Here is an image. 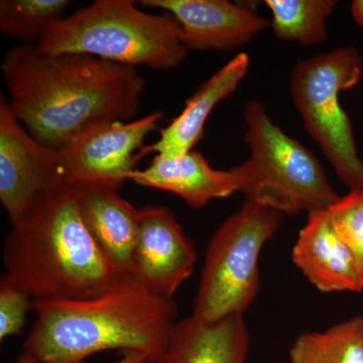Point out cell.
<instances>
[{"mask_svg": "<svg viewBox=\"0 0 363 363\" xmlns=\"http://www.w3.org/2000/svg\"><path fill=\"white\" fill-rule=\"evenodd\" d=\"M16 118L38 142L64 149L88 131L135 116L145 79L133 67L85 54L11 50L1 65Z\"/></svg>", "mask_w": 363, "mask_h": 363, "instance_id": "1", "label": "cell"}, {"mask_svg": "<svg viewBox=\"0 0 363 363\" xmlns=\"http://www.w3.org/2000/svg\"><path fill=\"white\" fill-rule=\"evenodd\" d=\"M33 310L37 320L23 352L40 363H82L111 350L157 363L178 317L173 298L155 295L130 274L97 297L33 301Z\"/></svg>", "mask_w": 363, "mask_h": 363, "instance_id": "2", "label": "cell"}, {"mask_svg": "<svg viewBox=\"0 0 363 363\" xmlns=\"http://www.w3.org/2000/svg\"><path fill=\"white\" fill-rule=\"evenodd\" d=\"M2 257L4 276L33 301L97 297L126 274L90 235L74 187L48 196L13 224L4 238Z\"/></svg>", "mask_w": 363, "mask_h": 363, "instance_id": "3", "label": "cell"}, {"mask_svg": "<svg viewBox=\"0 0 363 363\" xmlns=\"http://www.w3.org/2000/svg\"><path fill=\"white\" fill-rule=\"evenodd\" d=\"M35 47L51 56L85 54L154 70L177 68L188 52L171 13H145L131 0H97L61 18Z\"/></svg>", "mask_w": 363, "mask_h": 363, "instance_id": "4", "label": "cell"}, {"mask_svg": "<svg viewBox=\"0 0 363 363\" xmlns=\"http://www.w3.org/2000/svg\"><path fill=\"white\" fill-rule=\"evenodd\" d=\"M245 118L250 157L233 169L245 199L290 215L328 210L338 201L318 157L272 123L264 105L248 102Z\"/></svg>", "mask_w": 363, "mask_h": 363, "instance_id": "5", "label": "cell"}, {"mask_svg": "<svg viewBox=\"0 0 363 363\" xmlns=\"http://www.w3.org/2000/svg\"><path fill=\"white\" fill-rule=\"evenodd\" d=\"M283 213L245 199L214 234L193 305L207 321L243 315L259 294V257L281 225Z\"/></svg>", "mask_w": 363, "mask_h": 363, "instance_id": "6", "label": "cell"}, {"mask_svg": "<svg viewBox=\"0 0 363 363\" xmlns=\"http://www.w3.org/2000/svg\"><path fill=\"white\" fill-rule=\"evenodd\" d=\"M362 76L363 60L354 47L298 62L291 76V94L306 130L350 191H363V162L339 95Z\"/></svg>", "mask_w": 363, "mask_h": 363, "instance_id": "7", "label": "cell"}, {"mask_svg": "<svg viewBox=\"0 0 363 363\" xmlns=\"http://www.w3.org/2000/svg\"><path fill=\"white\" fill-rule=\"evenodd\" d=\"M68 187L58 152L38 142L0 96V201L11 224L18 223L48 196Z\"/></svg>", "mask_w": 363, "mask_h": 363, "instance_id": "8", "label": "cell"}, {"mask_svg": "<svg viewBox=\"0 0 363 363\" xmlns=\"http://www.w3.org/2000/svg\"><path fill=\"white\" fill-rule=\"evenodd\" d=\"M162 116V111H155L136 121L106 124L57 150L66 185H98L118 190L136 171L135 152L156 130Z\"/></svg>", "mask_w": 363, "mask_h": 363, "instance_id": "9", "label": "cell"}, {"mask_svg": "<svg viewBox=\"0 0 363 363\" xmlns=\"http://www.w3.org/2000/svg\"><path fill=\"white\" fill-rule=\"evenodd\" d=\"M194 245L175 215L161 205L140 209L130 274L155 295L173 298L194 271Z\"/></svg>", "mask_w": 363, "mask_h": 363, "instance_id": "10", "label": "cell"}, {"mask_svg": "<svg viewBox=\"0 0 363 363\" xmlns=\"http://www.w3.org/2000/svg\"><path fill=\"white\" fill-rule=\"evenodd\" d=\"M140 4L171 13L188 50L238 49L269 25L250 7L226 0H143Z\"/></svg>", "mask_w": 363, "mask_h": 363, "instance_id": "11", "label": "cell"}, {"mask_svg": "<svg viewBox=\"0 0 363 363\" xmlns=\"http://www.w3.org/2000/svg\"><path fill=\"white\" fill-rule=\"evenodd\" d=\"M292 257L308 281L321 292H360L352 253L332 224L327 210L308 214Z\"/></svg>", "mask_w": 363, "mask_h": 363, "instance_id": "12", "label": "cell"}, {"mask_svg": "<svg viewBox=\"0 0 363 363\" xmlns=\"http://www.w3.org/2000/svg\"><path fill=\"white\" fill-rule=\"evenodd\" d=\"M250 342L243 315L214 321L192 315L177 320L157 363H247Z\"/></svg>", "mask_w": 363, "mask_h": 363, "instance_id": "13", "label": "cell"}, {"mask_svg": "<svg viewBox=\"0 0 363 363\" xmlns=\"http://www.w3.org/2000/svg\"><path fill=\"white\" fill-rule=\"evenodd\" d=\"M74 188L81 218L98 247L119 271L130 274L140 210L113 189L98 185Z\"/></svg>", "mask_w": 363, "mask_h": 363, "instance_id": "14", "label": "cell"}, {"mask_svg": "<svg viewBox=\"0 0 363 363\" xmlns=\"http://www.w3.org/2000/svg\"><path fill=\"white\" fill-rule=\"evenodd\" d=\"M130 180L145 187L178 195L193 208H202L212 200L240 192L238 178L233 169H215L194 150L174 157L157 155L149 168L143 171L136 169Z\"/></svg>", "mask_w": 363, "mask_h": 363, "instance_id": "15", "label": "cell"}, {"mask_svg": "<svg viewBox=\"0 0 363 363\" xmlns=\"http://www.w3.org/2000/svg\"><path fill=\"white\" fill-rule=\"evenodd\" d=\"M250 59L245 52L236 55L220 70L208 79L186 102L180 116L174 118L154 145L145 152H156L159 156L174 157L187 154L201 140L210 113L219 102L230 95L245 77Z\"/></svg>", "mask_w": 363, "mask_h": 363, "instance_id": "16", "label": "cell"}, {"mask_svg": "<svg viewBox=\"0 0 363 363\" xmlns=\"http://www.w3.org/2000/svg\"><path fill=\"white\" fill-rule=\"evenodd\" d=\"M289 358L290 363H363V318H351L325 331L301 334Z\"/></svg>", "mask_w": 363, "mask_h": 363, "instance_id": "17", "label": "cell"}, {"mask_svg": "<svg viewBox=\"0 0 363 363\" xmlns=\"http://www.w3.org/2000/svg\"><path fill=\"white\" fill-rule=\"evenodd\" d=\"M272 28L281 40L316 45L327 39L326 21L337 6L334 0H267Z\"/></svg>", "mask_w": 363, "mask_h": 363, "instance_id": "18", "label": "cell"}, {"mask_svg": "<svg viewBox=\"0 0 363 363\" xmlns=\"http://www.w3.org/2000/svg\"><path fill=\"white\" fill-rule=\"evenodd\" d=\"M68 0H1L0 30L9 38L38 43L63 18Z\"/></svg>", "mask_w": 363, "mask_h": 363, "instance_id": "19", "label": "cell"}, {"mask_svg": "<svg viewBox=\"0 0 363 363\" xmlns=\"http://www.w3.org/2000/svg\"><path fill=\"white\" fill-rule=\"evenodd\" d=\"M329 218L346 243L357 266L363 290V191H350L327 210Z\"/></svg>", "mask_w": 363, "mask_h": 363, "instance_id": "20", "label": "cell"}, {"mask_svg": "<svg viewBox=\"0 0 363 363\" xmlns=\"http://www.w3.org/2000/svg\"><path fill=\"white\" fill-rule=\"evenodd\" d=\"M33 300L23 289L0 279V340L18 335L26 323L28 310L33 309Z\"/></svg>", "mask_w": 363, "mask_h": 363, "instance_id": "21", "label": "cell"}, {"mask_svg": "<svg viewBox=\"0 0 363 363\" xmlns=\"http://www.w3.org/2000/svg\"><path fill=\"white\" fill-rule=\"evenodd\" d=\"M14 363H40L26 354L25 352H21L18 357L16 358ZM114 363H147V358L142 353L135 352V351H130V352H124L123 357Z\"/></svg>", "mask_w": 363, "mask_h": 363, "instance_id": "22", "label": "cell"}, {"mask_svg": "<svg viewBox=\"0 0 363 363\" xmlns=\"http://www.w3.org/2000/svg\"><path fill=\"white\" fill-rule=\"evenodd\" d=\"M351 13L358 26L363 28V0H355L351 6Z\"/></svg>", "mask_w": 363, "mask_h": 363, "instance_id": "23", "label": "cell"}]
</instances>
